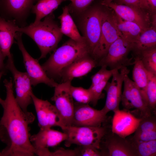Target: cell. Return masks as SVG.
I'll return each mask as SVG.
<instances>
[{"mask_svg": "<svg viewBox=\"0 0 156 156\" xmlns=\"http://www.w3.org/2000/svg\"><path fill=\"white\" fill-rule=\"evenodd\" d=\"M3 83L6 95L2 106L3 113L0 126L3 131L1 141L6 146L1 151V156H34L29 126L34 121L35 116L31 112L23 111L17 103L12 79H5Z\"/></svg>", "mask_w": 156, "mask_h": 156, "instance_id": "6da1fadb", "label": "cell"}, {"mask_svg": "<svg viewBox=\"0 0 156 156\" xmlns=\"http://www.w3.org/2000/svg\"><path fill=\"white\" fill-rule=\"evenodd\" d=\"M17 31L26 34L36 43L41 52L38 60L46 57L48 54L56 49L63 34L52 13L43 21L36 24L31 23L28 26L19 27Z\"/></svg>", "mask_w": 156, "mask_h": 156, "instance_id": "7a4b0ae2", "label": "cell"}, {"mask_svg": "<svg viewBox=\"0 0 156 156\" xmlns=\"http://www.w3.org/2000/svg\"><path fill=\"white\" fill-rule=\"evenodd\" d=\"M88 54L90 55L86 42L70 39L55 49L42 66L48 76L55 80L60 78L64 68L77 59Z\"/></svg>", "mask_w": 156, "mask_h": 156, "instance_id": "3957f363", "label": "cell"}, {"mask_svg": "<svg viewBox=\"0 0 156 156\" xmlns=\"http://www.w3.org/2000/svg\"><path fill=\"white\" fill-rule=\"evenodd\" d=\"M105 11L101 4L94 5L89 6L78 14L80 17L79 27L90 55L100 38Z\"/></svg>", "mask_w": 156, "mask_h": 156, "instance_id": "277c9868", "label": "cell"}, {"mask_svg": "<svg viewBox=\"0 0 156 156\" xmlns=\"http://www.w3.org/2000/svg\"><path fill=\"white\" fill-rule=\"evenodd\" d=\"M107 124L100 127L70 126L63 130L67 138L64 145L69 147L73 144L79 146H90L99 149L103 138L109 129Z\"/></svg>", "mask_w": 156, "mask_h": 156, "instance_id": "5b68a950", "label": "cell"}, {"mask_svg": "<svg viewBox=\"0 0 156 156\" xmlns=\"http://www.w3.org/2000/svg\"><path fill=\"white\" fill-rule=\"evenodd\" d=\"M133 46V42L120 37L110 46L106 55L97 62L96 67L104 66L110 70H120L134 65L133 57H128Z\"/></svg>", "mask_w": 156, "mask_h": 156, "instance_id": "8992f818", "label": "cell"}, {"mask_svg": "<svg viewBox=\"0 0 156 156\" xmlns=\"http://www.w3.org/2000/svg\"><path fill=\"white\" fill-rule=\"evenodd\" d=\"M8 57L6 68L10 71L13 77L16 100L23 111L27 112L28 106L33 103L31 94L33 92L30 79L26 72H20L16 68L12 54Z\"/></svg>", "mask_w": 156, "mask_h": 156, "instance_id": "52a82bcc", "label": "cell"}, {"mask_svg": "<svg viewBox=\"0 0 156 156\" xmlns=\"http://www.w3.org/2000/svg\"><path fill=\"white\" fill-rule=\"evenodd\" d=\"M120 36V34L112 13L105 10L102 21L100 38L91 55L96 61L97 64L106 55L111 45Z\"/></svg>", "mask_w": 156, "mask_h": 156, "instance_id": "ba28073f", "label": "cell"}, {"mask_svg": "<svg viewBox=\"0 0 156 156\" xmlns=\"http://www.w3.org/2000/svg\"><path fill=\"white\" fill-rule=\"evenodd\" d=\"M22 33L16 32L14 38L21 51L23 58V62L26 73L31 80V85L35 86L38 84L43 83L51 87H55L58 84L54 80L47 75L38 60L32 57L28 53L23 44L22 36Z\"/></svg>", "mask_w": 156, "mask_h": 156, "instance_id": "9c48e42d", "label": "cell"}, {"mask_svg": "<svg viewBox=\"0 0 156 156\" xmlns=\"http://www.w3.org/2000/svg\"><path fill=\"white\" fill-rule=\"evenodd\" d=\"M71 85V81L58 83L54 87V94L51 98L55 103L64 128L71 126L74 112L73 99L70 90Z\"/></svg>", "mask_w": 156, "mask_h": 156, "instance_id": "30bf717a", "label": "cell"}, {"mask_svg": "<svg viewBox=\"0 0 156 156\" xmlns=\"http://www.w3.org/2000/svg\"><path fill=\"white\" fill-rule=\"evenodd\" d=\"M99 150L102 156H138L129 139L108 130L101 141Z\"/></svg>", "mask_w": 156, "mask_h": 156, "instance_id": "8fae6325", "label": "cell"}, {"mask_svg": "<svg viewBox=\"0 0 156 156\" xmlns=\"http://www.w3.org/2000/svg\"><path fill=\"white\" fill-rule=\"evenodd\" d=\"M102 109L98 110L88 104L74 103L72 126L100 127L107 122L109 118Z\"/></svg>", "mask_w": 156, "mask_h": 156, "instance_id": "7c38bea8", "label": "cell"}, {"mask_svg": "<svg viewBox=\"0 0 156 156\" xmlns=\"http://www.w3.org/2000/svg\"><path fill=\"white\" fill-rule=\"evenodd\" d=\"M67 138L64 132L53 130L51 128L40 129L39 131L30 137V140L35 155L40 156H51L48 148L56 146Z\"/></svg>", "mask_w": 156, "mask_h": 156, "instance_id": "4fadbf2b", "label": "cell"}, {"mask_svg": "<svg viewBox=\"0 0 156 156\" xmlns=\"http://www.w3.org/2000/svg\"><path fill=\"white\" fill-rule=\"evenodd\" d=\"M128 75H126L124 78V90L121 98L125 109L129 110L135 108L139 113L140 118L154 114L148 107L140 90Z\"/></svg>", "mask_w": 156, "mask_h": 156, "instance_id": "5bb4252c", "label": "cell"}, {"mask_svg": "<svg viewBox=\"0 0 156 156\" xmlns=\"http://www.w3.org/2000/svg\"><path fill=\"white\" fill-rule=\"evenodd\" d=\"M38 0H0L1 16L15 21L19 27L26 26V21L34 4Z\"/></svg>", "mask_w": 156, "mask_h": 156, "instance_id": "9a60e30c", "label": "cell"}, {"mask_svg": "<svg viewBox=\"0 0 156 156\" xmlns=\"http://www.w3.org/2000/svg\"><path fill=\"white\" fill-rule=\"evenodd\" d=\"M40 129L58 126L64 128L60 115L55 105L47 100L40 99L33 93L31 94Z\"/></svg>", "mask_w": 156, "mask_h": 156, "instance_id": "2e32d148", "label": "cell"}, {"mask_svg": "<svg viewBox=\"0 0 156 156\" xmlns=\"http://www.w3.org/2000/svg\"><path fill=\"white\" fill-rule=\"evenodd\" d=\"M103 5L112 9L122 19L137 24L142 31L151 26V14L147 10L112 2Z\"/></svg>", "mask_w": 156, "mask_h": 156, "instance_id": "e0dca14e", "label": "cell"}, {"mask_svg": "<svg viewBox=\"0 0 156 156\" xmlns=\"http://www.w3.org/2000/svg\"><path fill=\"white\" fill-rule=\"evenodd\" d=\"M116 69L112 75L111 82H107L104 90L107 93L105 105L102 109L106 114L110 111H114L119 109V105L121 101L122 88L124 77L129 74L130 70L127 67L120 70Z\"/></svg>", "mask_w": 156, "mask_h": 156, "instance_id": "ac0fdd59", "label": "cell"}, {"mask_svg": "<svg viewBox=\"0 0 156 156\" xmlns=\"http://www.w3.org/2000/svg\"><path fill=\"white\" fill-rule=\"evenodd\" d=\"M128 110L118 109L113 111L112 131L124 138L135 132L141 119L135 117Z\"/></svg>", "mask_w": 156, "mask_h": 156, "instance_id": "d6986e66", "label": "cell"}, {"mask_svg": "<svg viewBox=\"0 0 156 156\" xmlns=\"http://www.w3.org/2000/svg\"><path fill=\"white\" fill-rule=\"evenodd\" d=\"M97 62L90 54L80 57L64 68L60 78L62 82L71 81L75 78L82 77L96 67Z\"/></svg>", "mask_w": 156, "mask_h": 156, "instance_id": "ffe728a7", "label": "cell"}, {"mask_svg": "<svg viewBox=\"0 0 156 156\" xmlns=\"http://www.w3.org/2000/svg\"><path fill=\"white\" fill-rule=\"evenodd\" d=\"M19 27L15 20H6L0 16V47L5 58L12 54L10 49Z\"/></svg>", "mask_w": 156, "mask_h": 156, "instance_id": "44dd1931", "label": "cell"}, {"mask_svg": "<svg viewBox=\"0 0 156 156\" xmlns=\"http://www.w3.org/2000/svg\"><path fill=\"white\" fill-rule=\"evenodd\" d=\"M62 10V14L58 17L60 21V28L62 33L76 42L86 43L70 14L68 6L64 7Z\"/></svg>", "mask_w": 156, "mask_h": 156, "instance_id": "7402d4cb", "label": "cell"}, {"mask_svg": "<svg viewBox=\"0 0 156 156\" xmlns=\"http://www.w3.org/2000/svg\"><path fill=\"white\" fill-rule=\"evenodd\" d=\"M112 14L121 37L133 43H134L142 31L140 27L134 23L122 19L114 12Z\"/></svg>", "mask_w": 156, "mask_h": 156, "instance_id": "603a6c76", "label": "cell"}, {"mask_svg": "<svg viewBox=\"0 0 156 156\" xmlns=\"http://www.w3.org/2000/svg\"><path fill=\"white\" fill-rule=\"evenodd\" d=\"M156 47V27L151 26L142 31L137 40L133 43L132 51L138 56L142 51Z\"/></svg>", "mask_w": 156, "mask_h": 156, "instance_id": "cb8c5ba5", "label": "cell"}, {"mask_svg": "<svg viewBox=\"0 0 156 156\" xmlns=\"http://www.w3.org/2000/svg\"><path fill=\"white\" fill-rule=\"evenodd\" d=\"M66 0H38L32 6L31 12L36 15L34 21L32 24L39 22L43 18L52 13L63 1Z\"/></svg>", "mask_w": 156, "mask_h": 156, "instance_id": "d4e9b609", "label": "cell"}, {"mask_svg": "<svg viewBox=\"0 0 156 156\" xmlns=\"http://www.w3.org/2000/svg\"><path fill=\"white\" fill-rule=\"evenodd\" d=\"M134 62L132 75L133 81L140 90L143 98L148 83V72L138 56L133 57Z\"/></svg>", "mask_w": 156, "mask_h": 156, "instance_id": "484cf974", "label": "cell"}, {"mask_svg": "<svg viewBox=\"0 0 156 156\" xmlns=\"http://www.w3.org/2000/svg\"><path fill=\"white\" fill-rule=\"evenodd\" d=\"M148 107L155 114L156 107V75L148 72V84L143 97Z\"/></svg>", "mask_w": 156, "mask_h": 156, "instance_id": "4316f807", "label": "cell"}, {"mask_svg": "<svg viewBox=\"0 0 156 156\" xmlns=\"http://www.w3.org/2000/svg\"><path fill=\"white\" fill-rule=\"evenodd\" d=\"M138 155V156H155L156 140L148 141H138L129 139Z\"/></svg>", "mask_w": 156, "mask_h": 156, "instance_id": "83f0119b", "label": "cell"}, {"mask_svg": "<svg viewBox=\"0 0 156 156\" xmlns=\"http://www.w3.org/2000/svg\"><path fill=\"white\" fill-rule=\"evenodd\" d=\"M136 56L140 57L148 72L156 75V47L144 50Z\"/></svg>", "mask_w": 156, "mask_h": 156, "instance_id": "f1b7e54d", "label": "cell"}, {"mask_svg": "<svg viewBox=\"0 0 156 156\" xmlns=\"http://www.w3.org/2000/svg\"><path fill=\"white\" fill-rule=\"evenodd\" d=\"M70 90L72 97L76 102L79 103L89 104L92 101L91 93L88 89L81 87L71 86Z\"/></svg>", "mask_w": 156, "mask_h": 156, "instance_id": "f546056e", "label": "cell"}, {"mask_svg": "<svg viewBox=\"0 0 156 156\" xmlns=\"http://www.w3.org/2000/svg\"><path fill=\"white\" fill-rule=\"evenodd\" d=\"M156 130V118L155 114L141 118L135 131L142 132Z\"/></svg>", "mask_w": 156, "mask_h": 156, "instance_id": "4dcf8cb0", "label": "cell"}, {"mask_svg": "<svg viewBox=\"0 0 156 156\" xmlns=\"http://www.w3.org/2000/svg\"><path fill=\"white\" fill-rule=\"evenodd\" d=\"M108 80L106 79L95 85L90 86L88 88L92 96L91 103L93 106H95L98 100L103 97L102 92Z\"/></svg>", "mask_w": 156, "mask_h": 156, "instance_id": "1f68e13d", "label": "cell"}, {"mask_svg": "<svg viewBox=\"0 0 156 156\" xmlns=\"http://www.w3.org/2000/svg\"><path fill=\"white\" fill-rule=\"evenodd\" d=\"M105 66H101V69L91 77V86L95 85L106 79H109L116 70H108Z\"/></svg>", "mask_w": 156, "mask_h": 156, "instance_id": "d6a6232c", "label": "cell"}, {"mask_svg": "<svg viewBox=\"0 0 156 156\" xmlns=\"http://www.w3.org/2000/svg\"><path fill=\"white\" fill-rule=\"evenodd\" d=\"M94 0H72L68 6L70 12L79 14L88 8Z\"/></svg>", "mask_w": 156, "mask_h": 156, "instance_id": "836d02e7", "label": "cell"}, {"mask_svg": "<svg viewBox=\"0 0 156 156\" xmlns=\"http://www.w3.org/2000/svg\"><path fill=\"white\" fill-rule=\"evenodd\" d=\"M76 156H102L99 149L90 146H79L75 149Z\"/></svg>", "mask_w": 156, "mask_h": 156, "instance_id": "e575fe53", "label": "cell"}, {"mask_svg": "<svg viewBox=\"0 0 156 156\" xmlns=\"http://www.w3.org/2000/svg\"><path fill=\"white\" fill-rule=\"evenodd\" d=\"M132 140L138 141H148L156 140V130L148 131L138 132L135 131Z\"/></svg>", "mask_w": 156, "mask_h": 156, "instance_id": "d590c367", "label": "cell"}, {"mask_svg": "<svg viewBox=\"0 0 156 156\" xmlns=\"http://www.w3.org/2000/svg\"><path fill=\"white\" fill-rule=\"evenodd\" d=\"M118 4L133 6L144 10L151 13L150 8L146 0H117Z\"/></svg>", "mask_w": 156, "mask_h": 156, "instance_id": "8d00e7d4", "label": "cell"}, {"mask_svg": "<svg viewBox=\"0 0 156 156\" xmlns=\"http://www.w3.org/2000/svg\"><path fill=\"white\" fill-rule=\"evenodd\" d=\"M51 156H76L75 150H67L61 148L52 152Z\"/></svg>", "mask_w": 156, "mask_h": 156, "instance_id": "74e56055", "label": "cell"}, {"mask_svg": "<svg viewBox=\"0 0 156 156\" xmlns=\"http://www.w3.org/2000/svg\"><path fill=\"white\" fill-rule=\"evenodd\" d=\"M149 6L151 13L153 15L156 14V0H146Z\"/></svg>", "mask_w": 156, "mask_h": 156, "instance_id": "f35d334b", "label": "cell"}, {"mask_svg": "<svg viewBox=\"0 0 156 156\" xmlns=\"http://www.w3.org/2000/svg\"><path fill=\"white\" fill-rule=\"evenodd\" d=\"M5 58L4 57L1 50L0 47V71H6L5 64L4 63V60Z\"/></svg>", "mask_w": 156, "mask_h": 156, "instance_id": "ab89813d", "label": "cell"}, {"mask_svg": "<svg viewBox=\"0 0 156 156\" xmlns=\"http://www.w3.org/2000/svg\"><path fill=\"white\" fill-rule=\"evenodd\" d=\"M6 73V71H0V80L2 77L4 75H5ZM4 103V100H3L0 97V104L2 106Z\"/></svg>", "mask_w": 156, "mask_h": 156, "instance_id": "60d3db41", "label": "cell"}, {"mask_svg": "<svg viewBox=\"0 0 156 156\" xmlns=\"http://www.w3.org/2000/svg\"><path fill=\"white\" fill-rule=\"evenodd\" d=\"M3 131L2 128L0 126V140L1 141L3 137ZM0 156H1V151H0Z\"/></svg>", "mask_w": 156, "mask_h": 156, "instance_id": "b9f144b4", "label": "cell"}, {"mask_svg": "<svg viewBox=\"0 0 156 156\" xmlns=\"http://www.w3.org/2000/svg\"><path fill=\"white\" fill-rule=\"evenodd\" d=\"M113 0H102V1L101 3L103 5H104L106 4L112 2Z\"/></svg>", "mask_w": 156, "mask_h": 156, "instance_id": "7bdbcfd3", "label": "cell"}, {"mask_svg": "<svg viewBox=\"0 0 156 156\" xmlns=\"http://www.w3.org/2000/svg\"><path fill=\"white\" fill-rule=\"evenodd\" d=\"M69 0L70 1H71L72 0Z\"/></svg>", "mask_w": 156, "mask_h": 156, "instance_id": "ee69618b", "label": "cell"}]
</instances>
